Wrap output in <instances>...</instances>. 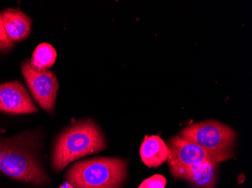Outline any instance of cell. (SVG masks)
Wrapping results in <instances>:
<instances>
[{
    "label": "cell",
    "instance_id": "cell-9",
    "mask_svg": "<svg viewBox=\"0 0 252 188\" xmlns=\"http://www.w3.org/2000/svg\"><path fill=\"white\" fill-rule=\"evenodd\" d=\"M168 147L158 135L144 137L140 148L141 161L148 167H158L166 162Z\"/></svg>",
    "mask_w": 252,
    "mask_h": 188
},
{
    "label": "cell",
    "instance_id": "cell-6",
    "mask_svg": "<svg viewBox=\"0 0 252 188\" xmlns=\"http://www.w3.org/2000/svg\"><path fill=\"white\" fill-rule=\"evenodd\" d=\"M21 72L28 88L39 107L50 114L53 113L59 90V83L55 73L49 70H38L32 67L31 62L23 63Z\"/></svg>",
    "mask_w": 252,
    "mask_h": 188
},
{
    "label": "cell",
    "instance_id": "cell-5",
    "mask_svg": "<svg viewBox=\"0 0 252 188\" xmlns=\"http://www.w3.org/2000/svg\"><path fill=\"white\" fill-rule=\"evenodd\" d=\"M168 147V166L171 175L177 179L185 180L194 169L203 164L214 162L201 147L179 135L171 138Z\"/></svg>",
    "mask_w": 252,
    "mask_h": 188
},
{
    "label": "cell",
    "instance_id": "cell-2",
    "mask_svg": "<svg viewBox=\"0 0 252 188\" xmlns=\"http://www.w3.org/2000/svg\"><path fill=\"white\" fill-rule=\"evenodd\" d=\"M127 176L124 160L96 158L77 162L66 173L74 188H120Z\"/></svg>",
    "mask_w": 252,
    "mask_h": 188
},
{
    "label": "cell",
    "instance_id": "cell-8",
    "mask_svg": "<svg viewBox=\"0 0 252 188\" xmlns=\"http://www.w3.org/2000/svg\"><path fill=\"white\" fill-rule=\"evenodd\" d=\"M4 27L11 42L24 40L29 36L31 21L29 17L19 10L9 8L1 14Z\"/></svg>",
    "mask_w": 252,
    "mask_h": 188
},
{
    "label": "cell",
    "instance_id": "cell-14",
    "mask_svg": "<svg viewBox=\"0 0 252 188\" xmlns=\"http://www.w3.org/2000/svg\"><path fill=\"white\" fill-rule=\"evenodd\" d=\"M0 15H1V14H0ZM0 50H5V49H4L3 45H2V44L1 43V42H0Z\"/></svg>",
    "mask_w": 252,
    "mask_h": 188
},
{
    "label": "cell",
    "instance_id": "cell-12",
    "mask_svg": "<svg viewBox=\"0 0 252 188\" xmlns=\"http://www.w3.org/2000/svg\"><path fill=\"white\" fill-rule=\"evenodd\" d=\"M166 182V179L163 175H155L146 179L141 184L147 188H165Z\"/></svg>",
    "mask_w": 252,
    "mask_h": 188
},
{
    "label": "cell",
    "instance_id": "cell-15",
    "mask_svg": "<svg viewBox=\"0 0 252 188\" xmlns=\"http://www.w3.org/2000/svg\"><path fill=\"white\" fill-rule=\"evenodd\" d=\"M138 188H146V187L144 186V185H143V184H141V185H140V186L138 187Z\"/></svg>",
    "mask_w": 252,
    "mask_h": 188
},
{
    "label": "cell",
    "instance_id": "cell-4",
    "mask_svg": "<svg viewBox=\"0 0 252 188\" xmlns=\"http://www.w3.org/2000/svg\"><path fill=\"white\" fill-rule=\"evenodd\" d=\"M25 141L18 138L0 142V172L22 182L46 183L47 176L27 148Z\"/></svg>",
    "mask_w": 252,
    "mask_h": 188
},
{
    "label": "cell",
    "instance_id": "cell-1",
    "mask_svg": "<svg viewBox=\"0 0 252 188\" xmlns=\"http://www.w3.org/2000/svg\"><path fill=\"white\" fill-rule=\"evenodd\" d=\"M105 138L100 127L91 120L73 124L57 140L52 155V166L57 172L87 155L105 149Z\"/></svg>",
    "mask_w": 252,
    "mask_h": 188
},
{
    "label": "cell",
    "instance_id": "cell-3",
    "mask_svg": "<svg viewBox=\"0 0 252 188\" xmlns=\"http://www.w3.org/2000/svg\"><path fill=\"white\" fill-rule=\"evenodd\" d=\"M179 136L199 145L217 164L233 156L236 131L219 121L209 120L191 124L181 131Z\"/></svg>",
    "mask_w": 252,
    "mask_h": 188
},
{
    "label": "cell",
    "instance_id": "cell-7",
    "mask_svg": "<svg viewBox=\"0 0 252 188\" xmlns=\"http://www.w3.org/2000/svg\"><path fill=\"white\" fill-rule=\"evenodd\" d=\"M0 111L14 114L38 112L26 89L18 81L0 84Z\"/></svg>",
    "mask_w": 252,
    "mask_h": 188
},
{
    "label": "cell",
    "instance_id": "cell-11",
    "mask_svg": "<svg viewBox=\"0 0 252 188\" xmlns=\"http://www.w3.org/2000/svg\"><path fill=\"white\" fill-rule=\"evenodd\" d=\"M57 53L53 47L48 43H42L36 47L32 54L31 64L35 69L43 71L52 67L56 60Z\"/></svg>",
    "mask_w": 252,
    "mask_h": 188
},
{
    "label": "cell",
    "instance_id": "cell-10",
    "mask_svg": "<svg viewBox=\"0 0 252 188\" xmlns=\"http://www.w3.org/2000/svg\"><path fill=\"white\" fill-rule=\"evenodd\" d=\"M219 164L208 162L192 170L185 180L197 188H213L217 182Z\"/></svg>",
    "mask_w": 252,
    "mask_h": 188
},
{
    "label": "cell",
    "instance_id": "cell-13",
    "mask_svg": "<svg viewBox=\"0 0 252 188\" xmlns=\"http://www.w3.org/2000/svg\"><path fill=\"white\" fill-rule=\"evenodd\" d=\"M59 188H74L73 186H72L71 185H70L69 182H67V183L64 184V185H62V186H61Z\"/></svg>",
    "mask_w": 252,
    "mask_h": 188
}]
</instances>
